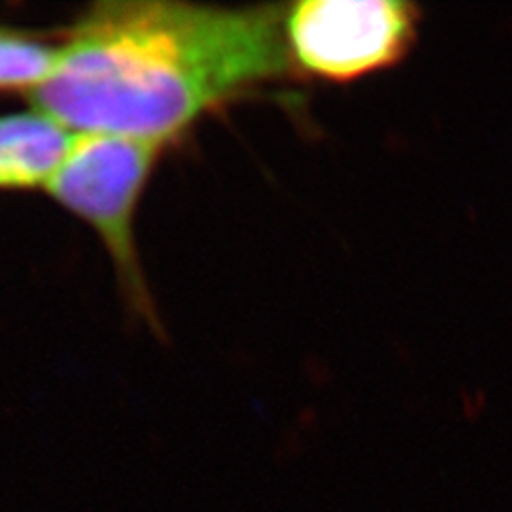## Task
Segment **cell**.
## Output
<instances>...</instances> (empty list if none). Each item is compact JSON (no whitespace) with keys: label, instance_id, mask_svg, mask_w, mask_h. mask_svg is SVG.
<instances>
[{"label":"cell","instance_id":"3","mask_svg":"<svg viewBox=\"0 0 512 512\" xmlns=\"http://www.w3.org/2000/svg\"><path fill=\"white\" fill-rule=\"evenodd\" d=\"M423 11L399 0H303L284 5L280 32L291 75L348 84L402 62Z\"/></svg>","mask_w":512,"mask_h":512},{"label":"cell","instance_id":"2","mask_svg":"<svg viewBox=\"0 0 512 512\" xmlns=\"http://www.w3.org/2000/svg\"><path fill=\"white\" fill-rule=\"evenodd\" d=\"M169 146L116 135H75L45 192L99 233L116 265L122 291L156 325L150 288L139 265L135 214L154 167Z\"/></svg>","mask_w":512,"mask_h":512},{"label":"cell","instance_id":"1","mask_svg":"<svg viewBox=\"0 0 512 512\" xmlns=\"http://www.w3.org/2000/svg\"><path fill=\"white\" fill-rule=\"evenodd\" d=\"M280 11L96 3L71 26L32 105L75 135L171 146L207 114L291 75Z\"/></svg>","mask_w":512,"mask_h":512},{"label":"cell","instance_id":"4","mask_svg":"<svg viewBox=\"0 0 512 512\" xmlns=\"http://www.w3.org/2000/svg\"><path fill=\"white\" fill-rule=\"evenodd\" d=\"M73 139V131L35 107L0 116V190L45 188Z\"/></svg>","mask_w":512,"mask_h":512}]
</instances>
